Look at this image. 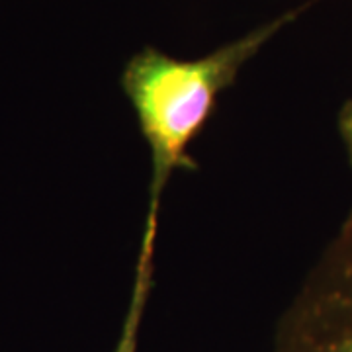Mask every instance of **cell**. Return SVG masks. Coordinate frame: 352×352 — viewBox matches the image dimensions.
<instances>
[{
  "mask_svg": "<svg viewBox=\"0 0 352 352\" xmlns=\"http://www.w3.org/2000/svg\"><path fill=\"white\" fill-rule=\"evenodd\" d=\"M298 14H282L200 59H176L145 47L127 61L122 87L151 155L147 212L159 214L163 192L176 170L196 168L188 149L214 113L219 94Z\"/></svg>",
  "mask_w": 352,
  "mask_h": 352,
  "instance_id": "6da1fadb",
  "label": "cell"
},
{
  "mask_svg": "<svg viewBox=\"0 0 352 352\" xmlns=\"http://www.w3.org/2000/svg\"><path fill=\"white\" fill-rule=\"evenodd\" d=\"M272 352H352V210L280 317Z\"/></svg>",
  "mask_w": 352,
  "mask_h": 352,
  "instance_id": "7a4b0ae2",
  "label": "cell"
},
{
  "mask_svg": "<svg viewBox=\"0 0 352 352\" xmlns=\"http://www.w3.org/2000/svg\"><path fill=\"white\" fill-rule=\"evenodd\" d=\"M157 231H159V214H147L143 237H141V245H139L129 303H127L126 317H124L122 331H120L113 352H138L139 331H141L143 315H145V307H147V300H149V292L153 288Z\"/></svg>",
  "mask_w": 352,
  "mask_h": 352,
  "instance_id": "3957f363",
  "label": "cell"
},
{
  "mask_svg": "<svg viewBox=\"0 0 352 352\" xmlns=\"http://www.w3.org/2000/svg\"><path fill=\"white\" fill-rule=\"evenodd\" d=\"M339 133L342 145L349 155V163L352 166V100H349L339 112Z\"/></svg>",
  "mask_w": 352,
  "mask_h": 352,
  "instance_id": "277c9868",
  "label": "cell"
}]
</instances>
